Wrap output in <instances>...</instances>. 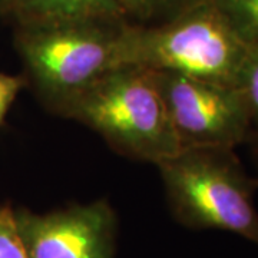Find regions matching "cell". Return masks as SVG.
Instances as JSON below:
<instances>
[{
    "mask_svg": "<svg viewBox=\"0 0 258 258\" xmlns=\"http://www.w3.org/2000/svg\"><path fill=\"white\" fill-rule=\"evenodd\" d=\"M28 258H113L118 220L106 200L49 212L15 208Z\"/></svg>",
    "mask_w": 258,
    "mask_h": 258,
    "instance_id": "cell-6",
    "label": "cell"
},
{
    "mask_svg": "<svg viewBox=\"0 0 258 258\" xmlns=\"http://www.w3.org/2000/svg\"><path fill=\"white\" fill-rule=\"evenodd\" d=\"M249 46L211 0H203L159 23H126L122 63L238 88Z\"/></svg>",
    "mask_w": 258,
    "mask_h": 258,
    "instance_id": "cell-2",
    "label": "cell"
},
{
    "mask_svg": "<svg viewBox=\"0 0 258 258\" xmlns=\"http://www.w3.org/2000/svg\"><path fill=\"white\" fill-rule=\"evenodd\" d=\"M62 116L82 123L123 157L157 165L181 149L151 71L120 64L68 105Z\"/></svg>",
    "mask_w": 258,
    "mask_h": 258,
    "instance_id": "cell-4",
    "label": "cell"
},
{
    "mask_svg": "<svg viewBox=\"0 0 258 258\" xmlns=\"http://www.w3.org/2000/svg\"><path fill=\"white\" fill-rule=\"evenodd\" d=\"M10 0H0V16H3L5 15V12L8 9V6H9Z\"/></svg>",
    "mask_w": 258,
    "mask_h": 258,
    "instance_id": "cell-14",
    "label": "cell"
},
{
    "mask_svg": "<svg viewBox=\"0 0 258 258\" xmlns=\"http://www.w3.org/2000/svg\"><path fill=\"white\" fill-rule=\"evenodd\" d=\"M126 20L13 26L23 79L39 102L62 116L95 81L122 63Z\"/></svg>",
    "mask_w": 258,
    "mask_h": 258,
    "instance_id": "cell-1",
    "label": "cell"
},
{
    "mask_svg": "<svg viewBox=\"0 0 258 258\" xmlns=\"http://www.w3.org/2000/svg\"><path fill=\"white\" fill-rule=\"evenodd\" d=\"M238 88L247 103L254 134L258 132V45H251L238 81Z\"/></svg>",
    "mask_w": 258,
    "mask_h": 258,
    "instance_id": "cell-10",
    "label": "cell"
},
{
    "mask_svg": "<svg viewBox=\"0 0 258 258\" xmlns=\"http://www.w3.org/2000/svg\"><path fill=\"white\" fill-rule=\"evenodd\" d=\"M249 45H258V0H211Z\"/></svg>",
    "mask_w": 258,
    "mask_h": 258,
    "instance_id": "cell-9",
    "label": "cell"
},
{
    "mask_svg": "<svg viewBox=\"0 0 258 258\" xmlns=\"http://www.w3.org/2000/svg\"><path fill=\"white\" fill-rule=\"evenodd\" d=\"M247 145L251 147L252 158H254V162H255V165H257V169H258V132L252 135V138L249 139V142L247 144Z\"/></svg>",
    "mask_w": 258,
    "mask_h": 258,
    "instance_id": "cell-13",
    "label": "cell"
},
{
    "mask_svg": "<svg viewBox=\"0 0 258 258\" xmlns=\"http://www.w3.org/2000/svg\"><path fill=\"white\" fill-rule=\"evenodd\" d=\"M0 258H28L16 212L10 205H0Z\"/></svg>",
    "mask_w": 258,
    "mask_h": 258,
    "instance_id": "cell-11",
    "label": "cell"
},
{
    "mask_svg": "<svg viewBox=\"0 0 258 258\" xmlns=\"http://www.w3.org/2000/svg\"><path fill=\"white\" fill-rule=\"evenodd\" d=\"M151 74L181 149H235L252 138L254 126L240 88L165 71Z\"/></svg>",
    "mask_w": 258,
    "mask_h": 258,
    "instance_id": "cell-5",
    "label": "cell"
},
{
    "mask_svg": "<svg viewBox=\"0 0 258 258\" xmlns=\"http://www.w3.org/2000/svg\"><path fill=\"white\" fill-rule=\"evenodd\" d=\"M176 221L192 230L235 234L258 247V178L232 148H182L155 165Z\"/></svg>",
    "mask_w": 258,
    "mask_h": 258,
    "instance_id": "cell-3",
    "label": "cell"
},
{
    "mask_svg": "<svg viewBox=\"0 0 258 258\" xmlns=\"http://www.w3.org/2000/svg\"><path fill=\"white\" fill-rule=\"evenodd\" d=\"M3 18L13 26L85 20H125L119 0H10Z\"/></svg>",
    "mask_w": 258,
    "mask_h": 258,
    "instance_id": "cell-7",
    "label": "cell"
},
{
    "mask_svg": "<svg viewBox=\"0 0 258 258\" xmlns=\"http://www.w3.org/2000/svg\"><path fill=\"white\" fill-rule=\"evenodd\" d=\"M203 0H119L122 15L131 25H154L184 12Z\"/></svg>",
    "mask_w": 258,
    "mask_h": 258,
    "instance_id": "cell-8",
    "label": "cell"
},
{
    "mask_svg": "<svg viewBox=\"0 0 258 258\" xmlns=\"http://www.w3.org/2000/svg\"><path fill=\"white\" fill-rule=\"evenodd\" d=\"M26 86L22 75L5 74L0 72V126L5 123L12 105L18 99L20 91Z\"/></svg>",
    "mask_w": 258,
    "mask_h": 258,
    "instance_id": "cell-12",
    "label": "cell"
}]
</instances>
